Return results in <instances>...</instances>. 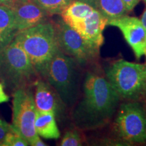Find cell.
Segmentation results:
<instances>
[{"mask_svg": "<svg viewBox=\"0 0 146 146\" xmlns=\"http://www.w3.org/2000/svg\"><path fill=\"white\" fill-rule=\"evenodd\" d=\"M83 92V97L72 114L77 129L94 130L108 123L117 111L120 97L107 78L87 72L84 78Z\"/></svg>", "mask_w": 146, "mask_h": 146, "instance_id": "cell-1", "label": "cell"}, {"mask_svg": "<svg viewBox=\"0 0 146 146\" xmlns=\"http://www.w3.org/2000/svg\"><path fill=\"white\" fill-rule=\"evenodd\" d=\"M78 66L74 58L58 50L40 74L57 92L66 106L72 107L79 98Z\"/></svg>", "mask_w": 146, "mask_h": 146, "instance_id": "cell-2", "label": "cell"}, {"mask_svg": "<svg viewBox=\"0 0 146 146\" xmlns=\"http://www.w3.org/2000/svg\"><path fill=\"white\" fill-rule=\"evenodd\" d=\"M13 40L23 49L39 74L59 50L54 25L48 21L18 31Z\"/></svg>", "mask_w": 146, "mask_h": 146, "instance_id": "cell-3", "label": "cell"}, {"mask_svg": "<svg viewBox=\"0 0 146 146\" xmlns=\"http://www.w3.org/2000/svg\"><path fill=\"white\" fill-rule=\"evenodd\" d=\"M106 76L120 98L141 101L146 92V64L116 60L106 69Z\"/></svg>", "mask_w": 146, "mask_h": 146, "instance_id": "cell-4", "label": "cell"}, {"mask_svg": "<svg viewBox=\"0 0 146 146\" xmlns=\"http://www.w3.org/2000/svg\"><path fill=\"white\" fill-rule=\"evenodd\" d=\"M36 72L23 49L12 40L0 50V81L14 89L27 86Z\"/></svg>", "mask_w": 146, "mask_h": 146, "instance_id": "cell-5", "label": "cell"}, {"mask_svg": "<svg viewBox=\"0 0 146 146\" xmlns=\"http://www.w3.org/2000/svg\"><path fill=\"white\" fill-rule=\"evenodd\" d=\"M114 129L127 143H146V112L139 101L121 104L117 110Z\"/></svg>", "mask_w": 146, "mask_h": 146, "instance_id": "cell-6", "label": "cell"}, {"mask_svg": "<svg viewBox=\"0 0 146 146\" xmlns=\"http://www.w3.org/2000/svg\"><path fill=\"white\" fill-rule=\"evenodd\" d=\"M58 49L74 58L79 65L92 63L99 56L100 49L85 40L63 20L52 23Z\"/></svg>", "mask_w": 146, "mask_h": 146, "instance_id": "cell-7", "label": "cell"}, {"mask_svg": "<svg viewBox=\"0 0 146 146\" xmlns=\"http://www.w3.org/2000/svg\"><path fill=\"white\" fill-rule=\"evenodd\" d=\"M36 108L32 91L27 86L16 89L12 100V127L30 144L38 136L35 127Z\"/></svg>", "mask_w": 146, "mask_h": 146, "instance_id": "cell-8", "label": "cell"}, {"mask_svg": "<svg viewBox=\"0 0 146 146\" xmlns=\"http://www.w3.org/2000/svg\"><path fill=\"white\" fill-rule=\"evenodd\" d=\"M107 25L120 29L135 56L140 59L146 51V30L137 18L125 15L108 21Z\"/></svg>", "mask_w": 146, "mask_h": 146, "instance_id": "cell-9", "label": "cell"}, {"mask_svg": "<svg viewBox=\"0 0 146 146\" xmlns=\"http://www.w3.org/2000/svg\"><path fill=\"white\" fill-rule=\"evenodd\" d=\"M9 8L14 14L18 31L47 21L50 16L34 0H14Z\"/></svg>", "mask_w": 146, "mask_h": 146, "instance_id": "cell-10", "label": "cell"}, {"mask_svg": "<svg viewBox=\"0 0 146 146\" xmlns=\"http://www.w3.org/2000/svg\"><path fill=\"white\" fill-rule=\"evenodd\" d=\"M35 85V104L36 110L52 112L58 118L63 116L66 106L55 89L42 80H36Z\"/></svg>", "mask_w": 146, "mask_h": 146, "instance_id": "cell-11", "label": "cell"}, {"mask_svg": "<svg viewBox=\"0 0 146 146\" xmlns=\"http://www.w3.org/2000/svg\"><path fill=\"white\" fill-rule=\"evenodd\" d=\"M107 23V18L95 9L84 21L73 29L85 40L100 49L104 41L103 31Z\"/></svg>", "mask_w": 146, "mask_h": 146, "instance_id": "cell-12", "label": "cell"}, {"mask_svg": "<svg viewBox=\"0 0 146 146\" xmlns=\"http://www.w3.org/2000/svg\"><path fill=\"white\" fill-rule=\"evenodd\" d=\"M95 10L83 1L73 0L61 12L62 19L71 28L74 29Z\"/></svg>", "mask_w": 146, "mask_h": 146, "instance_id": "cell-13", "label": "cell"}, {"mask_svg": "<svg viewBox=\"0 0 146 146\" xmlns=\"http://www.w3.org/2000/svg\"><path fill=\"white\" fill-rule=\"evenodd\" d=\"M35 127L38 135L45 139H58L60 136L56 116L52 112H43L36 110Z\"/></svg>", "mask_w": 146, "mask_h": 146, "instance_id": "cell-14", "label": "cell"}, {"mask_svg": "<svg viewBox=\"0 0 146 146\" xmlns=\"http://www.w3.org/2000/svg\"><path fill=\"white\" fill-rule=\"evenodd\" d=\"M17 32L12 10L0 5V50L14 39Z\"/></svg>", "mask_w": 146, "mask_h": 146, "instance_id": "cell-15", "label": "cell"}, {"mask_svg": "<svg viewBox=\"0 0 146 146\" xmlns=\"http://www.w3.org/2000/svg\"><path fill=\"white\" fill-rule=\"evenodd\" d=\"M95 9L105 16L108 21L127 15L123 0H97Z\"/></svg>", "mask_w": 146, "mask_h": 146, "instance_id": "cell-16", "label": "cell"}, {"mask_svg": "<svg viewBox=\"0 0 146 146\" xmlns=\"http://www.w3.org/2000/svg\"><path fill=\"white\" fill-rule=\"evenodd\" d=\"M49 16L60 14L72 0H34Z\"/></svg>", "mask_w": 146, "mask_h": 146, "instance_id": "cell-17", "label": "cell"}, {"mask_svg": "<svg viewBox=\"0 0 146 146\" xmlns=\"http://www.w3.org/2000/svg\"><path fill=\"white\" fill-rule=\"evenodd\" d=\"M29 143L21 135L12 129L7 133L1 146H27Z\"/></svg>", "mask_w": 146, "mask_h": 146, "instance_id": "cell-18", "label": "cell"}, {"mask_svg": "<svg viewBox=\"0 0 146 146\" xmlns=\"http://www.w3.org/2000/svg\"><path fill=\"white\" fill-rule=\"evenodd\" d=\"M60 145L62 146H81L82 139L79 132L76 129L67 131L62 137Z\"/></svg>", "mask_w": 146, "mask_h": 146, "instance_id": "cell-19", "label": "cell"}, {"mask_svg": "<svg viewBox=\"0 0 146 146\" xmlns=\"http://www.w3.org/2000/svg\"><path fill=\"white\" fill-rule=\"evenodd\" d=\"M12 129V125L0 118V146L2 145L5 135Z\"/></svg>", "mask_w": 146, "mask_h": 146, "instance_id": "cell-20", "label": "cell"}, {"mask_svg": "<svg viewBox=\"0 0 146 146\" xmlns=\"http://www.w3.org/2000/svg\"><path fill=\"white\" fill-rule=\"evenodd\" d=\"M124 4L126 8V10L128 12H131L133 10V8L139 3L141 0H123Z\"/></svg>", "mask_w": 146, "mask_h": 146, "instance_id": "cell-21", "label": "cell"}, {"mask_svg": "<svg viewBox=\"0 0 146 146\" xmlns=\"http://www.w3.org/2000/svg\"><path fill=\"white\" fill-rule=\"evenodd\" d=\"M9 96L5 93L3 89V85L0 83V104L9 101Z\"/></svg>", "mask_w": 146, "mask_h": 146, "instance_id": "cell-22", "label": "cell"}, {"mask_svg": "<svg viewBox=\"0 0 146 146\" xmlns=\"http://www.w3.org/2000/svg\"><path fill=\"white\" fill-rule=\"evenodd\" d=\"M29 145H32V146H45V145H47L46 144L44 143V142L42 141V140L41 139V138L39 137V135H38L37 137H36V138L34 140H33Z\"/></svg>", "mask_w": 146, "mask_h": 146, "instance_id": "cell-23", "label": "cell"}, {"mask_svg": "<svg viewBox=\"0 0 146 146\" xmlns=\"http://www.w3.org/2000/svg\"><path fill=\"white\" fill-rule=\"evenodd\" d=\"M14 0H0V5H6V6L10 7L11 4L13 3Z\"/></svg>", "mask_w": 146, "mask_h": 146, "instance_id": "cell-24", "label": "cell"}, {"mask_svg": "<svg viewBox=\"0 0 146 146\" xmlns=\"http://www.w3.org/2000/svg\"><path fill=\"white\" fill-rule=\"evenodd\" d=\"M77 1H83V2L86 3H87V4L91 5V6H92L94 8H95V5H96V3L97 0H77Z\"/></svg>", "mask_w": 146, "mask_h": 146, "instance_id": "cell-25", "label": "cell"}, {"mask_svg": "<svg viewBox=\"0 0 146 146\" xmlns=\"http://www.w3.org/2000/svg\"><path fill=\"white\" fill-rule=\"evenodd\" d=\"M140 21H141L142 25H143L144 28H145L146 30V8L145 9V10H144L143 14H142L141 18Z\"/></svg>", "mask_w": 146, "mask_h": 146, "instance_id": "cell-26", "label": "cell"}, {"mask_svg": "<svg viewBox=\"0 0 146 146\" xmlns=\"http://www.w3.org/2000/svg\"><path fill=\"white\" fill-rule=\"evenodd\" d=\"M141 101H143V102H145V104L146 105V92H145V95H144V96H143V99H142V100H141Z\"/></svg>", "mask_w": 146, "mask_h": 146, "instance_id": "cell-27", "label": "cell"}, {"mask_svg": "<svg viewBox=\"0 0 146 146\" xmlns=\"http://www.w3.org/2000/svg\"><path fill=\"white\" fill-rule=\"evenodd\" d=\"M144 108H145V112H146V105L145 104V106H144Z\"/></svg>", "mask_w": 146, "mask_h": 146, "instance_id": "cell-28", "label": "cell"}, {"mask_svg": "<svg viewBox=\"0 0 146 146\" xmlns=\"http://www.w3.org/2000/svg\"><path fill=\"white\" fill-rule=\"evenodd\" d=\"M145 58H146V51H145Z\"/></svg>", "mask_w": 146, "mask_h": 146, "instance_id": "cell-29", "label": "cell"}, {"mask_svg": "<svg viewBox=\"0 0 146 146\" xmlns=\"http://www.w3.org/2000/svg\"><path fill=\"white\" fill-rule=\"evenodd\" d=\"M143 1H145V2L146 3V0H143Z\"/></svg>", "mask_w": 146, "mask_h": 146, "instance_id": "cell-30", "label": "cell"}]
</instances>
